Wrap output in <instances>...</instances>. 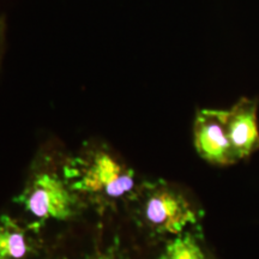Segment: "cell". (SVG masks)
<instances>
[{
  "label": "cell",
  "mask_w": 259,
  "mask_h": 259,
  "mask_svg": "<svg viewBox=\"0 0 259 259\" xmlns=\"http://www.w3.org/2000/svg\"><path fill=\"white\" fill-rule=\"evenodd\" d=\"M136 218L141 227L156 235H179L198 221V213L185 196L167 184L139 190Z\"/></svg>",
  "instance_id": "2"
},
{
  "label": "cell",
  "mask_w": 259,
  "mask_h": 259,
  "mask_svg": "<svg viewBox=\"0 0 259 259\" xmlns=\"http://www.w3.org/2000/svg\"><path fill=\"white\" fill-rule=\"evenodd\" d=\"M14 200L35 220L37 227L52 220H72L79 212L82 204L80 197L71 189L65 177L50 170L31 174Z\"/></svg>",
  "instance_id": "3"
},
{
  "label": "cell",
  "mask_w": 259,
  "mask_h": 259,
  "mask_svg": "<svg viewBox=\"0 0 259 259\" xmlns=\"http://www.w3.org/2000/svg\"><path fill=\"white\" fill-rule=\"evenodd\" d=\"M258 101L241 97L231 109H221L225 127L236 158L251 156L259 148Z\"/></svg>",
  "instance_id": "5"
},
{
  "label": "cell",
  "mask_w": 259,
  "mask_h": 259,
  "mask_svg": "<svg viewBox=\"0 0 259 259\" xmlns=\"http://www.w3.org/2000/svg\"><path fill=\"white\" fill-rule=\"evenodd\" d=\"M6 34H8V19L4 15L0 16V60H2L3 53H4Z\"/></svg>",
  "instance_id": "8"
},
{
  "label": "cell",
  "mask_w": 259,
  "mask_h": 259,
  "mask_svg": "<svg viewBox=\"0 0 259 259\" xmlns=\"http://www.w3.org/2000/svg\"><path fill=\"white\" fill-rule=\"evenodd\" d=\"M90 259H116V257L114 250H113V248H109V250H107L105 252H99V253H96Z\"/></svg>",
  "instance_id": "9"
},
{
  "label": "cell",
  "mask_w": 259,
  "mask_h": 259,
  "mask_svg": "<svg viewBox=\"0 0 259 259\" xmlns=\"http://www.w3.org/2000/svg\"><path fill=\"white\" fill-rule=\"evenodd\" d=\"M193 142L198 155L218 166H229L238 161L227 135L221 109H202L193 125Z\"/></svg>",
  "instance_id": "4"
},
{
  "label": "cell",
  "mask_w": 259,
  "mask_h": 259,
  "mask_svg": "<svg viewBox=\"0 0 259 259\" xmlns=\"http://www.w3.org/2000/svg\"><path fill=\"white\" fill-rule=\"evenodd\" d=\"M158 259H206V255L196 236L185 231L168 242Z\"/></svg>",
  "instance_id": "7"
},
{
  "label": "cell",
  "mask_w": 259,
  "mask_h": 259,
  "mask_svg": "<svg viewBox=\"0 0 259 259\" xmlns=\"http://www.w3.org/2000/svg\"><path fill=\"white\" fill-rule=\"evenodd\" d=\"M37 229L36 225L24 226L9 215L0 216V259H34Z\"/></svg>",
  "instance_id": "6"
},
{
  "label": "cell",
  "mask_w": 259,
  "mask_h": 259,
  "mask_svg": "<svg viewBox=\"0 0 259 259\" xmlns=\"http://www.w3.org/2000/svg\"><path fill=\"white\" fill-rule=\"evenodd\" d=\"M64 177L71 189L100 208H111L137 196L134 170L102 149L71 160L64 167Z\"/></svg>",
  "instance_id": "1"
}]
</instances>
